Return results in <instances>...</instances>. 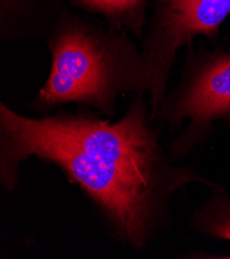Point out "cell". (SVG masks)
<instances>
[{"instance_id":"obj_5","label":"cell","mask_w":230,"mask_h":259,"mask_svg":"<svg viewBox=\"0 0 230 259\" xmlns=\"http://www.w3.org/2000/svg\"><path fill=\"white\" fill-rule=\"evenodd\" d=\"M64 7V0H0V28L13 36H38Z\"/></svg>"},{"instance_id":"obj_3","label":"cell","mask_w":230,"mask_h":259,"mask_svg":"<svg viewBox=\"0 0 230 259\" xmlns=\"http://www.w3.org/2000/svg\"><path fill=\"white\" fill-rule=\"evenodd\" d=\"M151 15L141 38L148 73L151 114L164 98L180 48L192 46L196 36H219L230 16V0H151Z\"/></svg>"},{"instance_id":"obj_2","label":"cell","mask_w":230,"mask_h":259,"mask_svg":"<svg viewBox=\"0 0 230 259\" xmlns=\"http://www.w3.org/2000/svg\"><path fill=\"white\" fill-rule=\"evenodd\" d=\"M51 54L47 81L29 103L41 116L67 103L115 117L121 94L148 93L142 49L126 30L62 8L45 36Z\"/></svg>"},{"instance_id":"obj_6","label":"cell","mask_w":230,"mask_h":259,"mask_svg":"<svg viewBox=\"0 0 230 259\" xmlns=\"http://www.w3.org/2000/svg\"><path fill=\"white\" fill-rule=\"evenodd\" d=\"M151 0H64L65 5L97 15L114 27L142 38Z\"/></svg>"},{"instance_id":"obj_4","label":"cell","mask_w":230,"mask_h":259,"mask_svg":"<svg viewBox=\"0 0 230 259\" xmlns=\"http://www.w3.org/2000/svg\"><path fill=\"white\" fill-rule=\"evenodd\" d=\"M189 51L181 85L165 94L151 117L172 125L189 119L196 133L215 120L230 117V49L199 55Z\"/></svg>"},{"instance_id":"obj_1","label":"cell","mask_w":230,"mask_h":259,"mask_svg":"<svg viewBox=\"0 0 230 259\" xmlns=\"http://www.w3.org/2000/svg\"><path fill=\"white\" fill-rule=\"evenodd\" d=\"M79 107L40 118L0 103V184L13 191L30 157L57 166L79 185L116 242L145 249L165 219L176 189L202 180L170 165L143 93L117 122Z\"/></svg>"},{"instance_id":"obj_7","label":"cell","mask_w":230,"mask_h":259,"mask_svg":"<svg viewBox=\"0 0 230 259\" xmlns=\"http://www.w3.org/2000/svg\"><path fill=\"white\" fill-rule=\"evenodd\" d=\"M200 225L208 234L230 241V206L221 202L211 204L202 213ZM223 258H230V256Z\"/></svg>"}]
</instances>
